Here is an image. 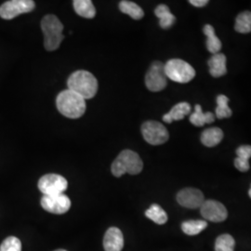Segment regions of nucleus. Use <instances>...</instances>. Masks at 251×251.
I'll list each match as a JSON object with an SVG mask.
<instances>
[{"mask_svg": "<svg viewBox=\"0 0 251 251\" xmlns=\"http://www.w3.org/2000/svg\"><path fill=\"white\" fill-rule=\"evenodd\" d=\"M68 90L80 95L83 99L93 98L98 91V81L91 73L78 70L73 73L67 81Z\"/></svg>", "mask_w": 251, "mask_h": 251, "instance_id": "f257e3e1", "label": "nucleus"}, {"mask_svg": "<svg viewBox=\"0 0 251 251\" xmlns=\"http://www.w3.org/2000/svg\"><path fill=\"white\" fill-rule=\"evenodd\" d=\"M56 104L59 112L68 118H79L86 112V100L72 90H63L59 93Z\"/></svg>", "mask_w": 251, "mask_h": 251, "instance_id": "f03ea898", "label": "nucleus"}, {"mask_svg": "<svg viewBox=\"0 0 251 251\" xmlns=\"http://www.w3.org/2000/svg\"><path fill=\"white\" fill-rule=\"evenodd\" d=\"M144 163L140 155L131 150H124L113 162L111 171L114 176L121 177L126 173L130 175L139 174L143 171Z\"/></svg>", "mask_w": 251, "mask_h": 251, "instance_id": "7ed1b4c3", "label": "nucleus"}, {"mask_svg": "<svg viewBox=\"0 0 251 251\" xmlns=\"http://www.w3.org/2000/svg\"><path fill=\"white\" fill-rule=\"evenodd\" d=\"M41 29L44 34V46L48 51L59 49L63 39V24L55 15L49 14L42 19Z\"/></svg>", "mask_w": 251, "mask_h": 251, "instance_id": "20e7f679", "label": "nucleus"}, {"mask_svg": "<svg viewBox=\"0 0 251 251\" xmlns=\"http://www.w3.org/2000/svg\"><path fill=\"white\" fill-rule=\"evenodd\" d=\"M168 78L178 83H188L196 76V71L188 63L180 59H171L165 64Z\"/></svg>", "mask_w": 251, "mask_h": 251, "instance_id": "39448f33", "label": "nucleus"}, {"mask_svg": "<svg viewBox=\"0 0 251 251\" xmlns=\"http://www.w3.org/2000/svg\"><path fill=\"white\" fill-rule=\"evenodd\" d=\"M67 187V179L59 174H46L38 180V189L44 196L61 195Z\"/></svg>", "mask_w": 251, "mask_h": 251, "instance_id": "423d86ee", "label": "nucleus"}, {"mask_svg": "<svg viewBox=\"0 0 251 251\" xmlns=\"http://www.w3.org/2000/svg\"><path fill=\"white\" fill-rule=\"evenodd\" d=\"M144 139L152 145H160L168 142L170 134L166 126L157 121H147L142 126Z\"/></svg>", "mask_w": 251, "mask_h": 251, "instance_id": "0eeeda50", "label": "nucleus"}, {"mask_svg": "<svg viewBox=\"0 0 251 251\" xmlns=\"http://www.w3.org/2000/svg\"><path fill=\"white\" fill-rule=\"evenodd\" d=\"M167 79L165 64L161 62H154L151 64L145 75V85L148 90L158 92L166 88Z\"/></svg>", "mask_w": 251, "mask_h": 251, "instance_id": "6e6552de", "label": "nucleus"}, {"mask_svg": "<svg viewBox=\"0 0 251 251\" xmlns=\"http://www.w3.org/2000/svg\"><path fill=\"white\" fill-rule=\"evenodd\" d=\"M32 0H9L0 7V17L4 20H12L21 14L31 12L35 9Z\"/></svg>", "mask_w": 251, "mask_h": 251, "instance_id": "1a4fd4ad", "label": "nucleus"}, {"mask_svg": "<svg viewBox=\"0 0 251 251\" xmlns=\"http://www.w3.org/2000/svg\"><path fill=\"white\" fill-rule=\"evenodd\" d=\"M40 203L46 211L52 214H64L71 207V200L64 194L43 196Z\"/></svg>", "mask_w": 251, "mask_h": 251, "instance_id": "9d476101", "label": "nucleus"}, {"mask_svg": "<svg viewBox=\"0 0 251 251\" xmlns=\"http://www.w3.org/2000/svg\"><path fill=\"white\" fill-rule=\"evenodd\" d=\"M201 214L204 219L213 223H222L228 217L227 209L222 203L214 200H206L200 206Z\"/></svg>", "mask_w": 251, "mask_h": 251, "instance_id": "9b49d317", "label": "nucleus"}, {"mask_svg": "<svg viewBox=\"0 0 251 251\" xmlns=\"http://www.w3.org/2000/svg\"><path fill=\"white\" fill-rule=\"evenodd\" d=\"M177 201L180 206L187 208H198L205 202L202 192L198 189L185 188L179 191Z\"/></svg>", "mask_w": 251, "mask_h": 251, "instance_id": "f8f14e48", "label": "nucleus"}, {"mask_svg": "<svg viewBox=\"0 0 251 251\" xmlns=\"http://www.w3.org/2000/svg\"><path fill=\"white\" fill-rule=\"evenodd\" d=\"M124 247V236L117 227L109 228L103 237V248L105 251H121Z\"/></svg>", "mask_w": 251, "mask_h": 251, "instance_id": "ddd939ff", "label": "nucleus"}, {"mask_svg": "<svg viewBox=\"0 0 251 251\" xmlns=\"http://www.w3.org/2000/svg\"><path fill=\"white\" fill-rule=\"evenodd\" d=\"M209 73L213 77H221L227 73L226 67V56L225 54H213L208 60Z\"/></svg>", "mask_w": 251, "mask_h": 251, "instance_id": "4468645a", "label": "nucleus"}, {"mask_svg": "<svg viewBox=\"0 0 251 251\" xmlns=\"http://www.w3.org/2000/svg\"><path fill=\"white\" fill-rule=\"evenodd\" d=\"M191 112V105L188 102H179L171 109V112L163 117V120L166 123L171 124L173 121H178L183 119Z\"/></svg>", "mask_w": 251, "mask_h": 251, "instance_id": "2eb2a0df", "label": "nucleus"}, {"mask_svg": "<svg viewBox=\"0 0 251 251\" xmlns=\"http://www.w3.org/2000/svg\"><path fill=\"white\" fill-rule=\"evenodd\" d=\"M224 139V132L219 127L205 129L201 134V143L206 147H214Z\"/></svg>", "mask_w": 251, "mask_h": 251, "instance_id": "dca6fc26", "label": "nucleus"}, {"mask_svg": "<svg viewBox=\"0 0 251 251\" xmlns=\"http://www.w3.org/2000/svg\"><path fill=\"white\" fill-rule=\"evenodd\" d=\"M154 14L159 19V25L163 29L171 28L176 22L175 16L171 13L170 8L167 5H159L154 10Z\"/></svg>", "mask_w": 251, "mask_h": 251, "instance_id": "f3484780", "label": "nucleus"}, {"mask_svg": "<svg viewBox=\"0 0 251 251\" xmlns=\"http://www.w3.org/2000/svg\"><path fill=\"white\" fill-rule=\"evenodd\" d=\"M75 12L83 18L92 19L96 15V9L90 0H75L73 2Z\"/></svg>", "mask_w": 251, "mask_h": 251, "instance_id": "a211bd4d", "label": "nucleus"}, {"mask_svg": "<svg viewBox=\"0 0 251 251\" xmlns=\"http://www.w3.org/2000/svg\"><path fill=\"white\" fill-rule=\"evenodd\" d=\"M204 34L206 36V48L212 54L219 53L222 49V41L215 35V30L210 25L204 26Z\"/></svg>", "mask_w": 251, "mask_h": 251, "instance_id": "6ab92c4d", "label": "nucleus"}, {"mask_svg": "<svg viewBox=\"0 0 251 251\" xmlns=\"http://www.w3.org/2000/svg\"><path fill=\"white\" fill-rule=\"evenodd\" d=\"M214 120H215V116L210 112L204 114L202 112V107L199 104L196 105L195 113H193L190 116L191 123L197 126H202L206 124H210L214 122Z\"/></svg>", "mask_w": 251, "mask_h": 251, "instance_id": "aec40b11", "label": "nucleus"}, {"mask_svg": "<svg viewBox=\"0 0 251 251\" xmlns=\"http://www.w3.org/2000/svg\"><path fill=\"white\" fill-rule=\"evenodd\" d=\"M119 9L121 12L127 14L131 18L134 20H141L144 16V12L143 9L137 5L134 2L131 1H121L119 4Z\"/></svg>", "mask_w": 251, "mask_h": 251, "instance_id": "412c9836", "label": "nucleus"}, {"mask_svg": "<svg viewBox=\"0 0 251 251\" xmlns=\"http://www.w3.org/2000/svg\"><path fill=\"white\" fill-rule=\"evenodd\" d=\"M145 216L157 225H164L168 221V215L161 206L153 204L146 211Z\"/></svg>", "mask_w": 251, "mask_h": 251, "instance_id": "4be33fe9", "label": "nucleus"}, {"mask_svg": "<svg viewBox=\"0 0 251 251\" xmlns=\"http://www.w3.org/2000/svg\"><path fill=\"white\" fill-rule=\"evenodd\" d=\"M234 29L240 34H249L251 32V11L241 12L235 20Z\"/></svg>", "mask_w": 251, "mask_h": 251, "instance_id": "5701e85b", "label": "nucleus"}, {"mask_svg": "<svg viewBox=\"0 0 251 251\" xmlns=\"http://www.w3.org/2000/svg\"><path fill=\"white\" fill-rule=\"evenodd\" d=\"M207 226L205 221L200 220H194V221H187L182 223L181 230L182 232L188 235H196L202 231H204Z\"/></svg>", "mask_w": 251, "mask_h": 251, "instance_id": "b1692460", "label": "nucleus"}, {"mask_svg": "<svg viewBox=\"0 0 251 251\" xmlns=\"http://www.w3.org/2000/svg\"><path fill=\"white\" fill-rule=\"evenodd\" d=\"M229 99L225 95H219L217 97L216 117L219 119L228 118L232 116V110L228 106Z\"/></svg>", "mask_w": 251, "mask_h": 251, "instance_id": "393cba45", "label": "nucleus"}, {"mask_svg": "<svg viewBox=\"0 0 251 251\" xmlns=\"http://www.w3.org/2000/svg\"><path fill=\"white\" fill-rule=\"evenodd\" d=\"M234 239L230 234L220 235L215 243V251H233L234 250Z\"/></svg>", "mask_w": 251, "mask_h": 251, "instance_id": "a878e982", "label": "nucleus"}, {"mask_svg": "<svg viewBox=\"0 0 251 251\" xmlns=\"http://www.w3.org/2000/svg\"><path fill=\"white\" fill-rule=\"evenodd\" d=\"M0 251H22V243L17 237L9 236L1 244Z\"/></svg>", "mask_w": 251, "mask_h": 251, "instance_id": "bb28decb", "label": "nucleus"}, {"mask_svg": "<svg viewBox=\"0 0 251 251\" xmlns=\"http://www.w3.org/2000/svg\"><path fill=\"white\" fill-rule=\"evenodd\" d=\"M236 154L238 158H241L244 160H248L251 157V145H241L237 148Z\"/></svg>", "mask_w": 251, "mask_h": 251, "instance_id": "cd10ccee", "label": "nucleus"}, {"mask_svg": "<svg viewBox=\"0 0 251 251\" xmlns=\"http://www.w3.org/2000/svg\"><path fill=\"white\" fill-rule=\"evenodd\" d=\"M234 167L241 172H246L250 170V162L236 157L234 159Z\"/></svg>", "mask_w": 251, "mask_h": 251, "instance_id": "c85d7f7f", "label": "nucleus"}, {"mask_svg": "<svg viewBox=\"0 0 251 251\" xmlns=\"http://www.w3.org/2000/svg\"><path fill=\"white\" fill-rule=\"evenodd\" d=\"M189 2H190V4H192L193 6L198 7V8L204 7V6H206V4L208 3L207 0H190Z\"/></svg>", "mask_w": 251, "mask_h": 251, "instance_id": "c756f323", "label": "nucleus"}, {"mask_svg": "<svg viewBox=\"0 0 251 251\" xmlns=\"http://www.w3.org/2000/svg\"><path fill=\"white\" fill-rule=\"evenodd\" d=\"M249 195H250V198H251V190H250V192H249Z\"/></svg>", "mask_w": 251, "mask_h": 251, "instance_id": "7c9ffc66", "label": "nucleus"}, {"mask_svg": "<svg viewBox=\"0 0 251 251\" xmlns=\"http://www.w3.org/2000/svg\"><path fill=\"white\" fill-rule=\"evenodd\" d=\"M65 251V250H57V251Z\"/></svg>", "mask_w": 251, "mask_h": 251, "instance_id": "2f4dec72", "label": "nucleus"}]
</instances>
